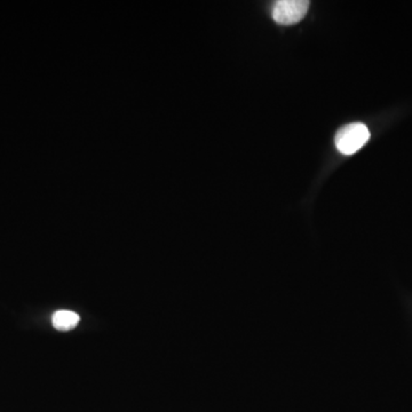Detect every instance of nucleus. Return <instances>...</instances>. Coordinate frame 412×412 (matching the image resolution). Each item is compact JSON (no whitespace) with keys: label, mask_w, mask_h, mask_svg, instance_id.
Instances as JSON below:
<instances>
[{"label":"nucleus","mask_w":412,"mask_h":412,"mask_svg":"<svg viewBox=\"0 0 412 412\" xmlns=\"http://www.w3.org/2000/svg\"><path fill=\"white\" fill-rule=\"evenodd\" d=\"M370 131L363 123L348 124L335 134V147L342 155H353L369 141Z\"/></svg>","instance_id":"obj_1"},{"label":"nucleus","mask_w":412,"mask_h":412,"mask_svg":"<svg viewBox=\"0 0 412 412\" xmlns=\"http://www.w3.org/2000/svg\"><path fill=\"white\" fill-rule=\"evenodd\" d=\"M80 316L77 313L67 309H61L53 314L52 323L56 330L65 333L75 329L77 324L79 323Z\"/></svg>","instance_id":"obj_3"},{"label":"nucleus","mask_w":412,"mask_h":412,"mask_svg":"<svg viewBox=\"0 0 412 412\" xmlns=\"http://www.w3.org/2000/svg\"><path fill=\"white\" fill-rule=\"evenodd\" d=\"M308 8L307 0H278L273 6V19L278 25H295L304 19Z\"/></svg>","instance_id":"obj_2"}]
</instances>
